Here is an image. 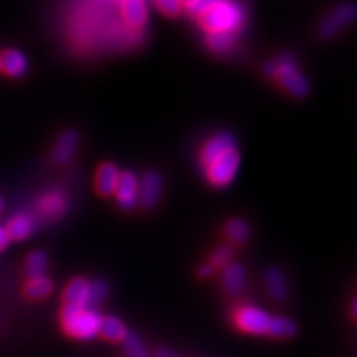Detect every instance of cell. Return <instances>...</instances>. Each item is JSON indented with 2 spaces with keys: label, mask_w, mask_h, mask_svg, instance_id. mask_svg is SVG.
<instances>
[{
  "label": "cell",
  "mask_w": 357,
  "mask_h": 357,
  "mask_svg": "<svg viewBox=\"0 0 357 357\" xmlns=\"http://www.w3.org/2000/svg\"><path fill=\"white\" fill-rule=\"evenodd\" d=\"M89 282L82 277H76L64 290V303L72 307H85L88 298Z\"/></svg>",
  "instance_id": "2e32d148"
},
{
  "label": "cell",
  "mask_w": 357,
  "mask_h": 357,
  "mask_svg": "<svg viewBox=\"0 0 357 357\" xmlns=\"http://www.w3.org/2000/svg\"><path fill=\"white\" fill-rule=\"evenodd\" d=\"M118 2H122V0H118Z\"/></svg>",
  "instance_id": "836d02e7"
},
{
  "label": "cell",
  "mask_w": 357,
  "mask_h": 357,
  "mask_svg": "<svg viewBox=\"0 0 357 357\" xmlns=\"http://www.w3.org/2000/svg\"><path fill=\"white\" fill-rule=\"evenodd\" d=\"M119 170L115 164L105 162L98 167L96 174V189L100 195H112L115 194V189L118 185Z\"/></svg>",
  "instance_id": "5bb4252c"
},
{
  "label": "cell",
  "mask_w": 357,
  "mask_h": 357,
  "mask_svg": "<svg viewBox=\"0 0 357 357\" xmlns=\"http://www.w3.org/2000/svg\"><path fill=\"white\" fill-rule=\"evenodd\" d=\"M127 332L128 331H127L126 323L114 316L103 317L102 323H100V329H98V333L103 335V337L109 341H122L126 338Z\"/></svg>",
  "instance_id": "ac0fdd59"
},
{
  "label": "cell",
  "mask_w": 357,
  "mask_h": 357,
  "mask_svg": "<svg viewBox=\"0 0 357 357\" xmlns=\"http://www.w3.org/2000/svg\"><path fill=\"white\" fill-rule=\"evenodd\" d=\"M225 232L231 241L234 243H244L250 237V228L248 223L241 219H232L227 223Z\"/></svg>",
  "instance_id": "d4e9b609"
},
{
  "label": "cell",
  "mask_w": 357,
  "mask_h": 357,
  "mask_svg": "<svg viewBox=\"0 0 357 357\" xmlns=\"http://www.w3.org/2000/svg\"><path fill=\"white\" fill-rule=\"evenodd\" d=\"M295 333H296V325L292 320L282 316L271 317L266 335H271V337H275V338H292Z\"/></svg>",
  "instance_id": "ffe728a7"
},
{
  "label": "cell",
  "mask_w": 357,
  "mask_h": 357,
  "mask_svg": "<svg viewBox=\"0 0 357 357\" xmlns=\"http://www.w3.org/2000/svg\"><path fill=\"white\" fill-rule=\"evenodd\" d=\"M102 314L97 310L85 307L66 305L61 310V326L63 329L77 340H93L98 335Z\"/></svg>",
  "instance_id": "277c9868"
},
{
  "label": "cell",
  "mask_w": 357,
  "mask_h": 357,
  "mask_svg": "<svg viewBox=\"0 0 357 357\" xmlns=\"http://www.w3.org/2000/svg\"><path fill=\"white\" fill-rule=\"evenodd\" d=\"M115 194L121 208L132 210L139 204V177L128 170L119 173Z\"/></svg>",
  "instance_id": "9c48e42d"
},
{
  "label": "cell",
  "mask_w": 357,
  "mask_h": 357,
  "mask_svg": "<svg viewBox=\"0 0 357 357\" xmlns=\"http://www.w3.org/2000/svg\"><path fill=\"white\" fill-rule=\"evenodd\" d=\"M265 76L278 81L283 89L294 97H305L310 91L308 81L298 70L296 61L290 54H284L277 60L268 63L264 69Z\"/></svg>",
  "instance_id": "3957f363"
},
{
  "label": "cell",
  "mask_w": 357,
  "mask_h": 357,
  "mask_svg": "<svg viewBox=\"0 0 357 357\" xmlns=\"http://www.w3.org/2000/svg\"><path fill=\"white\" fill-rule=\"evenodd\" d=\"M47 265H48V258L47 255L40 250L31 252L27 259H26V273L30 278L40 277L47 271Z\"/></svg>",
  "instance_id": "603a6c76"
},
{
  "label": "cell",
  "mask_w": 357,
  "mask_h": 357,
  "mask_svg": "<svg viewBox=\"0 0 357 357\" xmlns=\"http://www.w3.org/2000/svg\"><path fill=\"white\" fill-rule=\"evenodd\" d=\"M213 273H215V266L211 264H206L203 266H199V270H198V274L201 277H210Z\"/></svg>",
  "instance_id": "f1b7e54d"
},
{
  "label": "cell",
  "mask_w": 357,
  "mask_h": 357,
  "mask_svg": "<svg viewBox=\"0 0 357 357\" xmlns=\"http://www.w3.org/2000/svg\"><path fill=\"white\" fill-rule=\"evenodd\" d=\"M27 59L17 50H6L0 54V70L13 77H21L27 73Z\"/></svg>",
  "instance_id": "9a60e30c"
},
{
  "label": "cell",
  "mask_w": 357,
  "mask_h": 357,
  "mask_svg": "<svg viewBox=\"0 0 357 357\" xmlns=\"http://www.w3.org/2000/svg\"><path fill=\"white\" fill-rule=\"evenodd\" d=\"M207 33H237L245 20L244 9L232 0H225L197 17Z\"/></svg>",
  "instance_id": "7a4b0ae2"
},
{
  "label": "cell",
  "mask_w": 357,
  "mask_h": 357,
  "mask_svg": "<svg viewBox=\"0 0 357 357\" xmlns=\"http://www.w3.org/2000/svg\"><path fill=\"white\" fill-rule=\"evenodd\" d=\"M122 345H124V351L127 357H149L146 345H144V342L137 333L127 332L126 338L122 340Z\"/></svg>",
  "instance_id": "cb8c5ba5"
},
{
  "label": "cell",
  "mask_w": 357,
  "mask_h": 357,
  "mask_svg": "<svg viewBox=\"0 0 357 357\" xmlns=\"http://www.w3.org/2000/svg\"><path fill=\"white\" fill-rule=\"evenodd\" d=\"M265 284L268 292H270V295L277 301L284 299L289 294L286 277L278 268H270V270H266Z\"/></svg>",
  "instance_id": "e0dca14e"
},
{
  "label": "cell",
  "mask_w": 357,
  "mask_h": 357,
  "mask_svg": "<svg viewBox=\"0 0 357 357\" xmlns=\"http://www.w3.org/2000/svg\"><path fill=\"white\" fill-rule=\"evenodd\" d=\"M237 42V33H207L206 45L215 54L228 52Z\"/></svg>",
  "instance_id": "d6986e66"
},
{
  "label": "cell",
  "mask_w": 357,
  "mask_h": 357,
  "mask_svg": "<svg viewBox=\"0 0 357 357\" xmlns=\"http://www.w3.org/2000/svg\"><path fill=\"white\" fill-rule=\"evenodd\" d=\"M222 2H225V0H188L185 3V8L189 14L198 17L203 13H206L207 9L213 8Z\"/></svg>",
  "instance_id": "484cf974"
},
{
  "label": "cell",
  "mask_w": 357,
  "mask_h": 357,
  "mask_svg": "<svg viewBox=\"0 0 357 357\" xmlns=\"http://www.w3.org/2000/svg\"><path fill=\"white\" fill-rule=\"evenodd\" d=\"M107 294H109V286L105 280H102V278H97V280L91 282L88 287V298H86L85 308L97 310V307L103 303Z\"/></svg>",
  "instance_id": "7402d4cb"
},
{
  "label": "cell",
  "mask_w": 357,
  "mask_h": 357,
  "mask_svg": "<svg viewBox=\"0 0 357 357\" xmlns=\"http://www.w3.org/2000/svg\"><path fill=\"white\" fill-rule=\"evenodd\" d=\"M223 287H225L229 295H240L244 292L245 284H248V275H245L244 266L238 262H231L225 266V271L222 275Z\"/></svg>",
  "instance_id": "4fadbf2b"
},
{
  "label": "cell",
  "mask_w": 357,
  "mask_h": 357,
  "mask_svg": "<svg viewBox=\"0 0 357 357\" xmlns=\"http://www.w3.org/2000/svg\"><path fill=\"white\" fill-rule=\"evenodd\" d=\"M162 192L164 181L156 172H148L139 178V204L144 208H153L158 204Z\"/></svg>",
  "instance_id": "ba28073f"
},
{
  "label": "cell",
  "mask_w": 357,
  "mask_h": 357,
  "mask_svg": "<svg viewBox=\"0 0 357 357\" xmlns=\"http://www.w3.org/2000/svg\"><path fill=\"white\" fill-rule=\"evenodd\" d=\"M36 208L42 219L51 222L57 220L69 208V197L64 192V189L52 188L39 197Z\"/></svg>",
  "instance_id": "8992f818"
},
{
  "label": "cell",
  "mask_w": 357,
  "mask_h": 357,
  "mask_svg": "<svg viewBox=\"0 0 357 357\" xmlns=\"http://www.w3.org/2000/svg\"><path fill=\"white\" fill-rule=\"evenodd\" d=\"M232 253L234 252L231 245H227V244L220 245V248H218V250L213 253V256H211V262H213L211 265L215 268L227 265V262H229V259L232 258Z\"/></svg>",
  "instance_id": "83f0119b"
},
{
  "label": "cell",
  "mask_w": 357,
  "mask_h": 357,
  "mask_svg": "<svg viewBox=\"0 0 357 357\" xmlns=\"http://www.w3.org/2000/svg\"><path fill=\"white\" fill-rule=\"evenodd\" d=\"M240 161L237 140L228 131L211 136L199 152L201 170L216 188H225L236 178Z\"/></svg>",
  "instance_id": "6da1fadb"
},
{
  "label": "cell",
  "mask_w": 357,
  "mask_h": 357,
  "mask_svg": "<svg viewBox=\"0 0 357 357\" xmlns=\"http://www.w3.org/2000/svg\"><path fill=\"white\" fill-rule=\"evenodd\" d=\"M52 289H54V284L50 278L40 275V277L30 278L26 286V295L31 299H43L52 292Z\"/></svg>",
  "instance_id": "44dd1931"
},
{
  "label": "cell",
  "mask_w": 357,
  "mask_h": 357,
  "mask_svg": "<svg viewBox=\"0 0 357 357\" xmlns=\"http://www.w3.org/2000/svg\"><path fill=\"white\" fill-rule=\"evenodd\" d=\"M77 143H79V136H77L76 131L73 130L64 131L52 149L54 162L59 165L69 164L76 153Z\"/></svg>",
  "instance_id": "7c38bea8"
},
{
  "label": "cell",
  "mask_w": 357,
  "mask_h": 357,
  "mask_svg": "<svg viewBox=\"0 0 357 357\" xmlns=\"http://www.w3.org/2000/svg\"><path fill=\"white\" fill-rule=\"evenodd\" d=\"M155 357H178L174 351L165 349V347H161L155 351Z\"/></svg>",
  "instance_id": "f546056e"
},
{
  "label": "cell",
  "mask_w": 357,
  "mask_h": 357,
  "mask_svg": "<svg viewBox=\"0 0 357 357\" xmlns=\"http://www.w3.org/2000/svg\"><path fill=\"white\" fill-rule=\"evenodd\" d=\"M36 228V219L33 215L27 213V211H21L15 216L10 218L6 223L5 231L8 234L9 240H26L29 238Z\"/></svg>",
  "instance_id": "8fae6325"
},
{
  "label": "cell",
  "mask_w": 357,
  "mask_h": 357,
  "mask_svg": "<svg viewBox=\"0 0 357 357\" xmlns=\"http://www.w3.org/2000/svg\"><path fill=\"white\" fill-rule=\"evenodd\" d=\"M3 208H5V203H3V199L0 198V213H2L3 211Z\"/></svg>",
  "instance_id": "1f68e13d"
},
{
  "label": "cell",
  "mask_w": 357,
  "mask_h": 357,
  "mask_svg": "<svg viewBox=\"0 0 357 357\" xmlns=\"http://www.w3.org/2000/svg\"><path fill=\"white\" fill-rule=\"evenodd\" d=\"M8 243H9V237H8V234H6L5 228L0 227V252H2V250L6 248Z\"/></svg>",
  "instance_id": "4dcf8cb0"
},
{
  "label": "cell",
  "mask_w": 357,
  "mask_h": 357,
  "mask_svg": "<svg viewBox=\"0 0 357 357\" xmlns=\"http://www.w3.org/2000/svg\"><path fill=\"white\" fill-rule=\"evenodd\" d=\"M121 18L124 24L134 31L142 30L146 26L149 14L144 0H122L121 2Z\"/></svg>",
  "instance_id": "30bf717a"
},
{
  "label": "cell",
  "mask_w": 357,
  "mask_h": 357,
  "mask_svg": "<svg viewBox=\"0 0 357 357\" xmlns=\"http://www.w3.org/2000/svg\"><path fill=\"white\" fill-rule=\"evenodd\" d=\"M234 321L238 329L253 335H266L271 316L259 307L243 305L234 312Z\"/></svg>",
  "instance_id": "5b68a950"
},
{
  "label": "cell",
  "mask_w": 357,
  "mask_h": 357,
  "mask_svg": "<svg viewBox=\"0 0 357 357\" xmlns=\"http://www.w3.org/2000/svg\"><path fill=\"white\" fill-rule=\"evenodd\" d=\"M155 5L167 17H177L183 10L182 0H155Z\"/></svg>",
  "instance_id": "4316f807"
},
{
  "label": "cell",
  "mask_w": 357,
  "mask_h": 357,
  "mask_svg": "<svg viewBox=\"0 0 357 357\" xmlns=\"http://www.w3.org/2000/svg\"><path fill=\"white\" fill-rule=\"evenodd\" d=\"M356 17V9L351 3L340 5L333 13L323 20L319 29V35L323 39H329L347 27Z\"/></svg>",
  "instance_id": "52a82bcc"
},
{
  "label": "cell",
  "mask_w": 357,
  "mask_h": 357,
  "mask_svg": "<svg viewBox=\"0 0 357 357\" xmlns=\"http://www.w3.org/2000/svg\"><path fill=\"white\" fill-rule=\"evenodd\" d=\"M182 2H183V6H185V3L188 2V0H182Z\"/></svg>",
  "instance_id": "d6a6232c"
}]
</instances>
